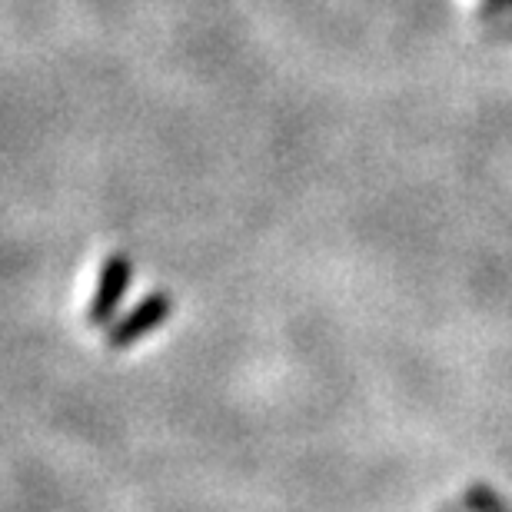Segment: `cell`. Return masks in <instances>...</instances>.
<instances>
[{"label":"cell","instance_id":"6da1fadb","mask_svg":"<svg viewBox=\"0 0 512 512\" xmlns=\"http://www.w3.org/2000/svg\"><path fill=\"white\" fill-rule=\"evenodd\" d=\"M130 276H133V266L124 253L107 256L104 270H100V280H97V293H94L90 310H87L90 323L107 326L110 320H114V313L120 310V300H124L127 286H130Z\"/></svg>","mask_w":512,"mask_h":512},{"label":"cell","instance_id":"7a4b0ae2","mask_svg":"<svg viewBox=\"0 0 512 512\" xmlns=\"http://www.w3.org/2000/svg\"><path fill=\"white\" fill-rule=\"evenodd\" d=\"M173 316V300L167 293H150L137 310L130 316H124L120 323H114L107 330V346L110 350H124V346L137 343L140 336H147L150 330H157L163 320Z\"/></svg>","mask_w":512,"mask_h":512}]
</instances>
